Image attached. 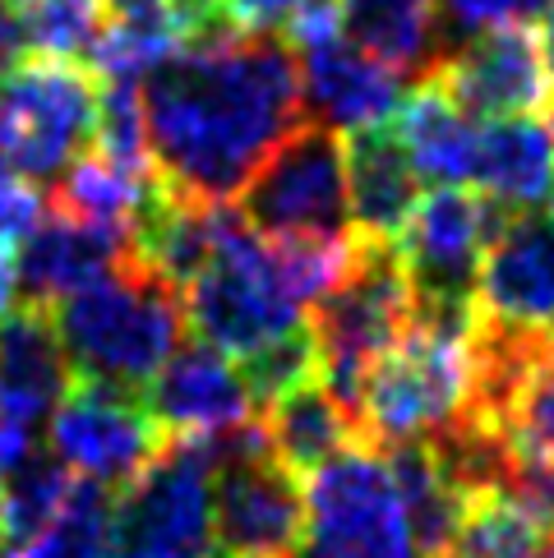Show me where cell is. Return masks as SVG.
<instances>
[{
    "label": "cell",
    "instance_id": "35",
    "mask_svg": "<svg viewBox=\"0 0 554 558\" xmlns=\"http://www.w3.org/2000/svg\"><path fill=\"white\" fill-rule=\"evenodd\" d=\"M47 217V194L43 185L33 181V175H24L14 162H5L0 157V241L19 245L24 235Z\"/></svg>",
    "mask_w": 554,
    "mask_h": 558
},
{
    "label": "cell",
    "instance_id": "3",
    "mask_svg": "<svg viewBox=\"0 0 554 558\" xmlns=\"http://www.w3.org/2000/svg\"><path fill=\"white\" fill-rule=\"evenodd\" d=\"M471 337L407 328L393 351L370 365L356 402L361 444L402 448L430 444L444 429L467 421L471 407Z\"/></svg>",
    "mask_w": 554,
    "mask_h": 558
},
{
    "label": "cell",
    "instance_id": "26",
    "mask_svg": "<svg viewBox=\"0 0 554 558\" xmlns=\"http://www.w3.org/2000/svg\"><path fill=\"white\" fill-rule=\"evenodd\" d=\"M550 541L554 526L541 517V508L522 489H504L471 498L444 558H531Z\"/></svg>",
    "mask_w": 554,
    "mask_h": 558
},
{
    "label": "cell",
    "instance_id": "2",
    "mask_svg": "<svg viewBox=\"0 0 554 558\" xmlns=\"http://www.w3.org/2000/svg\"><path fill=\"white\" fill-rule=\"evenodd\" d=\"M51 328L79 384L144 392L185 342L181 291L125 258L116 272L51 305Z\"/></svg>",
    "mask_w": 554,
    "mask_h": 558
},
{
    "label": "cell",
    "instance_id": "29",
    "mask_svg": "<svg viewBox=\"0 0 554 558\" xmlns=\"http://www.w3.org/2000/svg\"><path fill=\"white\" fill-rule=\"evenodd\" d=\"M111 489L74 481L65 504L19 549V558H111Z\"/></svg>",
    "mask_w": 554,
    "mask_h": 558
},
{
    "label": "cell",
    "instance_id": "4",
    "mask_svg": "<svg viewBox=\"0 0 554 558\" xmlns=\"http://www.w3.org/2000/svg\"><path fill=\"white\" fill-rule=\"evenodd\" d=\"M181 305H185V324L194 328L200 342L227 355H241V361L305 324V310L282 287L273 245L260 231H250L236 208H227L208 264L181 291Z\"/></svg>",
    "mask_w": 554,
    "mask_h": 558
},
{
    "label": "cell",
    "instance_id": "6",
    "mask_svg": "<svg viewBox=\"0 0 554 558\" xmlns=\"http://www.w3.org/2000/svg\"><path fill=\"white\" fill-rule=\"evenodd\" d=\"M301 558H425L393 485L388 457L351 444L305 475Z\"/></svg>",
    "mask_w": 554,
    "mask_h": 558
},
{
    "label": "cell",
    "instance_id": "23",
    "mask_svg": "<svg viewBox=\"0 0 554 558\" xmlns=\"http://www.w3.org/2000/svg\"><path fill=\"white\" fill-rule=\"evenodd\" d=\"M338 24L365 56L402 78H425L444 56L434 0H338Z\"/></svg>",
    "mask_w": 554,
    "mask_h": 558
},
{
    "label": "cell",
    "instance_id": "13",
    "mask_svg": "<svg viewBox=\"0 0 554 558\" xmlns=\"http://www.w3.org/2000/svg\"><path fill=\"white\" fill-rule=\"evenodd\" d=\"M213 541L231 558H301L305 489L273 452L213 471Z\"/></svg>",
    "mask_w": 554,
    "mask_h": 558
},
{
    "label": "cell",
    "instance_id": "5",
    "mask_svg": "<svg viewBox=\"0 0 554 558\" xmlns=\"http://www.w3.org/2000/svg\"><path fill=\"white\" fill-rule=\"evenodd\" d=\"M411 305V282L393 245H361V258L347 272V282L305 314L314 351H320V384L351 411V421L370 365L407 337Z\"/></svg>",
    "mask_w": 554,
    "mask_h": 558
},
{
    "label": "cell",
    "instance_id": "22",
    "mask_svg": "<svg viewBox=\"0 0 554 558\" xmlns=\"http://www.w3.org/2000/svg\"><path fill=\"white\" fill-rule=\"evenodd\" d=\"M70 384L74 374L47 310L19 305L0 318V411L37 429L70 392Z\"/></svg>",
    "mask_w": 554,
    "mask_h": 558
},
{
    "label": "cell",
    "instance_id": "1",
    "mask_svg": "<svg viewBox=\"0 0 554 558\" xmlns=\"http://www.w3.org/2000/svg\"><path fill=\"white\" fill-rule=\"evenodd\" d=\"M138 93L153 171L194 204H231L264 157L305 125L296 51L277 37L231 28L194 37Z\"/></svg>",
    "mask_w": 554,
    "mask_h": 558
},
{
    "label": "cell",
    "instance_id": "45",
    "mask_svg": "<svg viewBox=\"0 0 554 558\" xmlns=\"http://www.w3.org/2000/svg\"><path fill=\"white\" fill-rule=\"evenodd\" d=\"M545 204H550V217H554V185H550V198H545Z\"/></svg>",
    "mask_w": 554,
    "mask_h": 558
},
{
    "label": "cell",
    "instance_id": "21",
    "mask_svg": "<svg viewBox=\"0 0 554 558\" xmlns=\"http://www.w3.org/2000/svg\"><path fill=\"white\" fill-rule=\"evenodd\" d=\"M347 208L361 245H393L416 208V171L388 125L347 134Z\"/></svg>",
    "mask_w": 554,
    "mask_h": 558
},
{
    "label": "cell",
    "instance_id": "25",
    "mask_svg": "<svg viewBox=\"0 0 554 558\" xmlns=\"http://www.w3.org/2000/svg\"><path fill=\"white\" fill-rule=\"evenodd\" d=\"M393 485L407 508V522L416 531V545L425 558H444L453 535L462 526L467 498L458 494V485L444 475V466L434 462V452L425 444H402V448H384Z\"/></svg>",
    "mask_w": 554,
    "mask_h": 558
},
{
    "label": "cell",
    "instance_id": "41",
    "mask_svg": "<svg viewBox=\"0 0 554 558\" xmlns=\"http://www.w3.org/2000/svg\"><path fill=\"white\" fill-rule=\"evenodd\" d=\"M171 0H103V10L111 19H130V14H153V10H167Z\"/></svg>",
    "mask_w": 554,
    "mask_h": 558
},
{
    "label": "cell",
    "instance_id": "12",
    "mask_svg": "<svg viewBox=\"0 0 554 558\" xmlns=\"http://www.w3.org/2000/svg\"><path fill=\"white\" fill-rule=\"evenodd\" d=\"M499 208L462 185H434L416 198L407 227L393 241V254L411 282V301L434 305H477L481 258L499 227Z\"/></svg>",
    "mask_w": 554,
    "mask_h": 558
},
{
    "label": "cell",
    "instance_id": "38",
    "mask_svg": "<svg viewBox=\"0 0 554 558\" xmlns=\"http://www.w3.org/2000/svg\"><path fill=\"white\" fill-rule=\"evenodd\" d=\"M24 56H28V37H24V24H19V10L14 0H0V74L24 65Z\"/></svg>",
    "mask_w": 554,
    "mask_h": 558
},
{
    "label": "cell",
    "instance_id": "20",
    "mask_svg": "<svg viewBox=\"0 0 554 558\" xmlns=\"http://www.w3.org/2000/svg\"><path fill=\"white\" fill-rule=\"evenodd\" d=\"M162 175L153 167H121L111 157H74V162L56 175L51 213L74 217L93 231H107L116 241H134V231L148 222V213L162 204Z\"/></svg>",
    "mask_w": 554,
    "mask_h": 558
},
{
    "label": "cell",
    "instance_id": "33",
    "mask_svg": "<svg viewBox=\"0 0 554 558\" xmlns=\"http://www.w3.org/2000/svg\"><path fill=\"white\" fill-rule=\"evenodd\" d=\"M241 374L250 384L254 407H268L273 397H282L287 388L305 384V378H320V351H314V332L310 324L282 332L277 342L250 351L241 361Z\"/></svg>",
    "mask_w": 554,
    "mask_h": 558
},
{
    "label": "cell",
    "instance_id": "32",
    "mask_svg": "<svg viewBox=\"0 0 554 558\" xmlns=\"http://www.w3.org/2000/svg\"><path fill=\"white\" fill-rule=\"evenodd\" d=\"M93 144L103 157L121 167H153L148 157V121H144V93L138 84H97V121Z\"/></svg>",
    "mask_w": 554,
    "mask_h": 558
},
{
    "label": "cell",
    "instance_id": "19",
    "mask_svg": "<svg viewBox=\"0 0 554 558\" xmlns=\"http://www.w3.org/2000/svg\"><path fill=\"white\" fill-rule=\"evenodd\" d=\"M471 185L504 217L545 204L554 185V121H545V116H499V121H485L477 138Z\"/></svg>",
    "mask_w": 554,
    "mask_h": 558
},
{
    "label": "cell",
    "instance_id": "14",
    "mask_svg": "<svg viewBox=\"0 0 554 558\" xmlns=\"http://www.w3.org/2000/svg\"><path fill=\"white\" fill-rule=\"evenodd\" d=\"M430 74L458 97L467 116H481V121L541 116L554 107V78L545 70L537 33L527 24L462 37L458 47L439 56Z\"/></svg>",
    "mask_w": 554,
    "mask_h": 558
},
{
    "label": "cell",
    "instance_id": "11",
    "mask_svg": "<svg viewBox=\"0 0 554 558\" xmlns=\"http://www.w3.org/2000/svg\"><path fill=\"white\" fill-rule=\"evenodd\" d=\"M51 457L74 481L125 489L157 452L167 448V434L144 407V392L107 388V384H70V392L47 415Z\"/></svg>",
    "mask_w": 554,
    "mask_h": 558
},
{
    "label": "cell",
    "instance_id": "47",
    "mask_svg": "<svg viewBox=\"0 0 554 558\" xmlns=\"http://www.w3.org/2000/svg\"><path fill=\"white\" fill-rule=\"evenodd\" d=\"M222 558H231V554H222Z\"/></svg>",
    "mask_w": 554,
    "mask_h": 558
},
{
    "label": "cell",
    "instance_id": "10",
    "mask_svg": "<svg viewBox=\"0 0 554 558\" xmlns=\"http://www.w3.org/2000/svg\"><path fill=\"white\" fill-rule=\"evenodd\" d=\"M287 33L310 125L333 134L388 125L393 107L402 102V74H393L356 47L338 24V10H301Z\"/></svg>",
    "mask_w": 554,
    "mask_h": 558
},
{
    "label": "cell",
    "instance_id": "27",
    "mask_svg": "<svg viewBox=\"0 0 554 558\" xmlns=\"http://www.w3.org/2000/svg\"><path fill=\"white\" fill-rule=\"evenodd\" d=\"M181 47H185V28L176 24V14L153 10V14H130V19L103 24L84 56H88L93 74L107 78V84H144V78L153 70H162Z\"/></svg>",
    "mask_w": 554,
    "mask_h": 558
},
{
    "label": "cell",
    "instance_id": "36",
    "mask_svg": "<svg viewBox=\"0 0 554 558\" xmlns=\"http://www.w3.org/2000/svg\"><path fill=\"white\" fill-rule=\"evenodd\" d=\"M305 10V0H217V14L231 33L250 37H273L291 28V19Z\"/></svg>",
    "mask_w": 554,
    "mask_h": 558
},
{
    "label": "cell",
    "instance_id": "43",
    "mask_svg": "<svg viewBox=\"0 0 554 558\" xmlns=\"http://www.w3.org/2000/svg\"><path fill=\"white\" fill-rule=\"evenodd\" d=\"M10 554V535H5V498H0V558Z\"/></svg>",
    "mask_w": 554,
    "mask_h": 558
},
{
    "label": "cell",
    "instance_id": "17",
    "mask_svg": "<svg viewBox=\"0 0 554 558\" xmlns=\"http://www.w3.org/2000/svg\"><path fill=\"white\" fill-rule=\"evenodd\" d=\"M125 258H130L125 241H116L107 231H93L84 222H74V217L47 213L14 250L19 301L33 310H51V305H61L65 295L103 282Z\"/></svg>",
    "mask_w": 554,
    "mask_h": 558
},
{
    "label": "cell",
    "instance_id": "40",
    "mask_svg": "<svg viewBox=\"0 0 554 558\" xmlns=\"http://www.w3.org/2000/svg\"><path fill=\"white\" fill-rule=\"evenodd\" d=\"M19 310V268H14V245L0 241V318Z\"/></svg>",
    "mask_w": 554,
    "mask_h": 558
},
{
    "label": "cell",
    "instance_id": "7",
    "mask_svg": "<svg viewBox=\"0 0 554 558\" xmlns=\"http://www.w3.org/2000/svg\"><path fill=\"white\" fill-rule=\"evenodd\" d=\"M236 204H241L236 213L245 217V227L268 241H291V235L342 241L351 235L342 134L310 121L291 130L241 185Z\"/></svg>",
    "mask_w": 554,
    "mask_h": 558
},
{
    "label": "cell",
    "instance_id": "24",
    "mask_svg": "<svg viewBox=\"0 0 554 558\" xmlns=\"http://www.w3.org/2000/svg\"><path fill=\"white\" fill-rule=\"evenodd\" d=\"M260 421L268 434V452L291 475H310L314 466H324L328 457L361 444V429H356L351 411L320 378H305V384L287 388L282 397H273Z\"/></svg>",
    "mask_w": 554,
    "mask_h": 558
},
{
    "label": "cell",
    "instance_id": "16",
    "mask_svg": "<svg viewBox=\"0 0 554 558\" xmlns=\"http://www.w3.org/2000/svg\"><path fill=\"white\" fill-rule=\"evenodd\" d=\"M477 305L485 318H499V324H554V217H499L481 258Z\"/></svg>",
    "mask_w": 554,
    "mask_h": 558
},
{
    "label": "cell",
    "instance_id": "44",
    "mask_svg": "<svg viewBox=\"0 0 554 558\" xmlns=\"http://www.w3.org/2000/svg\"><path fill=\"white\" fill-rule=\"evenodd\" d=\"M531 558H554V541H550V545H541V549L531 554Z\"/></svg>",
    "mask_w": 554,
    "mask_h": 558
},
{
    "label": "cell",
    "instance_id": "34",
    "mask_svg": "<svg viewBox=\"0 0 554 558\" xmlns=\"http://www.w3.org/2000/svg\"><path fill=\"white\" fill-rule=\"evenodd\" d=\"M434 5H439V28H448L462 43L471 33L531 24V19H541L550 0H434Z\"/></svg>",
    "mask_w": 554,
    "mask_h": 558
},
{
    "label": "cell",
    "instance_id": "42",
    "mask_svg": "<svg viewBox=\"0 0 554 558\" xmlns=\"http://www.w3.org/2000/svg\"><path fill=\"white\" fill-rule=\"evenodd\" d=\"M537 43H541V56H545V70L554 78V0L541 10V33H537Z\"/></svg>",
    "mask_w": 554,
    "mask_h": 558
},
{
    "label": "cell",
    "instance_id": "18",
    "mask_svg": "<svg viewBox=\"0 0 554 558\" xmlns=\"http://www.w3.org/2000/svg\"><path fill=\"white\" fill-rule=\"evenodd\" d=\"M388 134L398 138L416 181L430 185H467L477 167V138L481 125L458 107L439 78L425 74L388 116Z\"/></svg>",
    "mask_w": 554,
    "mask_h": 558
},
{
    "label": "cell",
    "instance_id": "15",
    "mask_svg": "<svg viewBox=\"0 0 554 558\" xmlns=\"http://www.w3.org/2000/svg\"><path fill=\"white\" fill-rule=\"evenodd\" d=\"M144 407L171 444H204L260 415L241 365L208 342H181L144 388Z\"/></svg>",
    "mask_w": 554,
    "mask_h": 558
},
{
    "label": "cell",
    "instance_id": "9",
    "mask_svg": "<svg viewBox=\"0 0 554 558\" xmlns=\"http://www.w3.org/2000/svg\"><path fill=\"white\" fill-rule=\"evenodd\" d=\"M97 74L74 61H24L0 74V157L37 185L61 175L93 138Z\"/></svg>",
    "mask_w": 554,
    "mask_h": 558
},
{
    "label": "cell",
    "instance_id": "39",
    "mask_svg": "<svg viewBox=\"0 0 554 558\" xmlns=\"http://www.w3.org/2000/svg\"><path fill=\"white\" fill-rule=\"evenodd\" d=\"M518 489L541 508V517L554 526V466H545V471H522V485H518Z\"/></svg>",
    "mask_w": 554,
    "mask_h": 558
},
{
    "label": "cell",
    "instance_id": "37",
    "mask_svg": "<svg viewBox=\"0 0 554 558\" xmlns=\"http://www.w3.org/2000/svg\"><path fill=\"white\" fill-rule=\"evenodd\" d=\"M28 457H33V425L0 411V481H5L19 462H28Z\"/></svg>",
    "mask_w": 554,
    "mask_h": 558
},
{
    "label": "cell",
    "instance_id": "30",
    "mask_svg": "<svg viewBox=\"0 0 554 558\" xmlns=\"http://www.w3.org/2000/svg\"><path fill=\"white\" fill-rule=\"evenodd\" d=\"M74 475L56 462L51 452H33L28 462H19L5 481H0V498H5V535L10 554H19L37 531H43L56 508L65 504Z\"/></svg>",
    "mask_w": 554,
    "mask_h": 558
},
{
    "label": "cell",
    "instance_id": "8",
    "mask_svg": "<svg viewBox=\"0 0 554 558\" xmlns=\"http://www.w3.org/2000/svg\"><path fill=\"white\" fill-rule=\"evenodd\" d=\"M213 462L200 444H167L116 489L111 558H213Z\"/></svg>",
    "mask_w": 554,
    "mask_h": 558
},
{
    "label": "cell",
    "instance_id": "31",
    "mask_svg": "<svg viewBox=\"0 0 554 558\" xmlns=\"http://www.w3.org/2000/svg\"><path fill=\"white\" fill-rule=\"evenodd\" d=\"M14 10L28 51L51 56V61H74L103 28V0H14Z\"/></svg>",
    "mask_w": 554,
    "mask_h": 558
},
{
    "label": "cell",
    "instance_id": "46",
    "mask_svg": "<svg viewBox=\"0 0 554 558\" xmlns=\"http://www.w3.org/2000/svg\"><path fill=\"white\" fill-rule=\"evenodd\" d=\"M550 332H554V324H550Z\"/></svg>",
    "mask_w": 554,
    "mask_h": 558
},
{
    "label": "cell",
    "instance_id": "28",
    "mask_svg": "<svg viewBox=\"0 0 554 558\" xmlns=\"http://www.w3.org/2000/svg\"><path fill=\"white\" fill-rule=\"evenodd\" d=\"M494 434L504 438L522 471L554 466V342L531 361L522 384L508 392L504 411L494 415Z\"/></svg>",
    "mask_w": 554,
    "mask_h": 558
}]
</instances>
